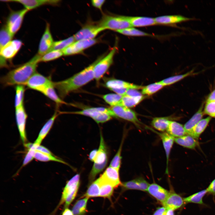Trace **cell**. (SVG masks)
Masks as SVG:
<instances>
[{"instance_id":"28","label":"cell","mask_w":215,"mask_h":215,"mask_svg":"<svg viewBox=\"0 0 215 215\" xmlns=\"http://www.w3.org/2000/svg\"><path fill=\"white\" fill-rule=\"evenodd\" d=\"M174 142L181 146L191 149H194L198 145L197 140L188 135L174 138Z\"/></svg>"},{"instance_id":"18","label":"cell","mask_w":215,"mask_h":215,"mask_svg":"<svg viewBox=\"0 0 215 215\" xmlns=\"http://www.w3.org/2000/svg\"><path fill=\"white\" fill-rule=\"evenodd\" d=\"M147 191L162 204L166 200L170 194L168 191L155 183L150 184Z\"/></svg>"},{"instance_id":"56","label":"cell","mask_w":215,"mask_h":215,"mask_svg":"<svg viewBox=\"0 0 215 215\" xmlns=\"http://www.w3.org/2000/svg\"><path fill=\"white\" fill-rule=\"evenodd\" d=\"M164 215H174V210L171 209H166Z\"/></svg>"},{"instance_id":"43","label":"cell","mask_w":215,"mask_h":215,"mask_svg":"<svg viewBox=\"0 0 215 215\" xmlns=\"http://www.w3.org/2000/svg\"><path fill=\"white\" fill-rule=\"evenodd\" d=\"M13 37L6 26L3 27L0 33V50L11 41Z\"/></svg>"},{"instance_id":"32","label":"cell","mask_w":215,"mask_h":215,"mask_svg":"<svg viewBox=\"0 0 215 215\" xmlns=\"http://www.w3.org/2000/svg\"><path fill=\"white\" fill-rule=\"evenodd\" d=\"M171 120L166 117H156L153 118L151 122L152 126L161 132L166 131Z\"/></svg>"},{"instance_id":"23","label":"cell","mask_w":215,"mask_h":215,"mask_svg":"<svg viewBox=\"0 0 215 215\" xmlns=\"http://www.w3.org/2000/svg\"><path fill=\"white\" fill-rule=\"evenodd\" d=\"M126 16L133 27H142L157 24L154 18L146 17Z\"/></svg>"},{"instance_id":"10","label":"cell","mask_w":215,"mask_h":215,"mask_svg":"<svg viewBox=\"0 0 215 215\" xmlns=\"http://www.w3.org/2000/svg\"><path fill=\"white\" fill-rule=\"evenodd\" d=\"M51 79L36 72L29 79L25 85L28 88L40 92L53 84Z\"/></svg>"},{"instance_id":"31","label":"cell","mask_w":215,"mask_h":215,"mask_svg":"<svg viewBox=\"0 0 215 215\" xmlns=\"http://www.w3.org/2000/svg\"><path fill=\"white\" fill-rule=\"evenodd\" d=\"M53 84L47 86L41 92L46 96L54 101L58 105L67 104L66 102L63 101L57 94Z\"/></svg>"},{"instance_id":"42","label":"cell","mask_w":215,"mask_h":215,"mask_svg":"<svg viewBox=\"0 0 215 215\" xmlns=\"http://www.w3.org/2000/svg\"><path fill=\"white\" fill-rule=\"evenodd\" d=\"M164 87L160 81L149 84L142 88V95H150L156 92Z\"/></svg>"},{"instance_id":"44","label":"cell","mask_w":215,"mask_h":215,"mask_svg":"<svg viewBox=\"0 0 215 215\" xmlns=\"http://www.w3.org/2000/svg\"><path fill=\"white\" fill-rule=\"evenodd\" d=\"M123 35L130 36H149L151 35L133 27L127 28L116 31Z\"/></svg>"},{"instance_id":"15","label":"cell","mask_w":215,"mask_h":215,"mask_svg":"<svg viewBox=\"0 0 215 215\" xmlns=\"http://www.w3.org/2000/svg\"><path fill=\"white\" fill-rule=\"evenodd\" d=\"M1 1L20 3L24 6L25 9L28 10L35 9L44 5H57L60 1L58 0H7Z\"/></svg>"},{"instance_id":"47","label":"cell","mask_w":215,"mask_h":215,"mask_svg":"<svg viewBox=\"0 0 215 215\" xmlns=\"http://www.w3.org/2000/svg\"><path fill=\"white\" fill-rule=\"evenodd\" d=\"M204 114L215 118V101L206 102L204 109Z\"/></svg>"},{"instance_id":"8","label":"cell","mask_w":215,"mask_h":215,"mask_svg":"<svg viewBox=\"0 0 215 215\" xmlns=\"http://www.w3.org/2000/svg\"><path fill=\"white\" fill-rule=\"evenodd\" d=\"M105 29L98 24H87L84 26L73 36L76 41L86 39H92L101 32Z\"/></svg>"},{"instance_id":"34","label":"cell","mask_w":215,"mask_h":215,"mask_svg":"<svg viewBox=\"0 0 215 215\" xmlns=\"http://www.w3.org/2000/svg\"><path fill=\"white\" fill-rule=\"evenodd\" d=\"M207 193L206 189L200 191L188 197L183 198L184 204L194 203L201 205L205 204L202 200L203 197Z\"/></svg>"},{"instance_id":"54","label":"cell","mask_w":215,"mask_h":215,"mask_svg":"<svg viewBox=\"0 0 215 215\" xmlns=\"http://www.w3.org/2000/svg\"><path fill=\"white\" fill-rule=\"evenodd\" d=\"M97 151V150L96 149L94 150L91 151L89 156V158L90 160L93 162L96 156Z\"/></svg>"},{"instance_id":"11","label":"cell","mask_w":215,"mask_h":215,"mask_svg":"<svg viewBox=\"0 0 215 215\" xmlns=\"http://www.w3.org/2000/svg\"><path fill=\"white\" fill-rule=\"evenodd\" d=\"M110 109L116 118H119L130 122L138 126L140 123L136 113L129 108L118 105L111 107Z\"/></svg>"},{"instance_id":"33","label":"cell","mask_w":215,"mask_h":215,"mask_svg":"<svg viewBox=\"0 0 215 215\" xmlns=\"http://www.w3.org/2000/svg\"><path fill=\"white\" fill-rule=\"evenodd\" d=\"M145 98V96L143 95L135 97L124 95L119 105L128 108L133 107L138 105Z\"/></svg>"},{"instance_id":"14","label":"cell","mask_w":215,"mask_h":215,"mask_svg":"<svg viewBox=\"0 0 215 215\" xmlns=\"http://www.w3.org/2000/svg\"><path fill=\"white\" fill-rule=\"evenodd\" d=\"M54 42L50 31V25L47 23L39 43L38 54L42 56L49 52Z\"/></svg>"},{"instance_id":"19","label":"cell","mask_w":215,"mask_h":215,"mask_svg":"<svg viewBox=\"0 0 215 215\" xmlns=\"http://www.w3.org/2000/svg\"><path fill=\"white\" fill-rule=\"evenodd\" d=\"M105 86L111 90L112 89L126 88L139 89H142L143 87L123 80L116 79H111L107 81L105 84Z\"/></svg>"},{"instance_id":"1","label":"cell","mask_w":215,"mask_h":215,"mask_svg":"<svg viewBox=\"0 0 215 215\" xmlns=\"http://www.w3.org/2000/svg\"><path fill=\"white\" fill-rule=\"evenodd\" d=\"M102 57L98 58L88 66L69 78L53 82L54 87L58 90L60 96L63 98L70 92L94 79V68Z\"/></svg>"},{"instance_id":"3","label":"cell","mask_w":215,"mask_h":215,"mask_svg":"<svg viewBox=\"0 0 215 215\" xmlns=\"http://www.w3.org/2000/svg\"><path fill=\"white\" fill-rule=\"evenodd\" d=\"M98 24L105 29H109L115 31L133 27L128 20L127 16H122L104 15Z\"/></svg>"},{"instance_id":"41","label":"cell","mask_w":215,"mask_h":215,"mask_svg":"<svg viewBox=\"0 0 215 215\" xmlns=\"http://www.w3.org/2000/svg\"><path fill=\"white\" fill-rule=\"evenodd\" d=\"M123 96L116 93H110L103 95L102 98L111 107L119 105Z\"/></svg>"},{"instance_id":"57","label":"cell","mask_w":215,"mask_h":215,"mask_svg":"<svg viewBox=\"0 0 215 215\" xmlns=\"http://www.w3.org/2000/svg\"><path fill=\"white\" fill-rule=\"evenodd\" d=\"M163 215H164V214Z\"/></svg>"},{"instance_id":"46","label":"cell","mask_w":215,"mask_h":215,"mask_svg":"<svg viewBox=\"0 0 215 215\" xmlns=\"http://www.w3.org/2000/svg\"><path fill=\"white\" fill-rule=\"evenodd\" d=\"M124 138H123L119 148L110 162L109 166L119 169L120 167L122 157L121 154Z\"/></svg>"},{"instance_id":"16","label":"cell","mask_w":215,"mask_h":215,"mask_svg":"<svg viewBox=\"0 0 215 215\" xmlns=\"http://www.w3.org/2000/svg\"><path fill=\"white\" fill-rule=\"evenodd\" d=\"M152 131H155L159 135L162 141L166 158V172L168 174L169 156L171 149L174 142V138L171 136L167 132L160 133L153 130H152Z\"/></svg>"},{"instance_id":"7","label":"cell","mask_w":215,"mask_h":215,"mask_svg":"<svg viewBox=\"0 0 215 215\" xmlns=\"http://www.w3.org/2000/svg\"><path fill=\"white\" fill-rule=\"evenodd\" d=\"M28 10L25 8L12 11L10 13L7 19L6 26L13 36L20 28L24 17Z\"/></svg>"},{"instance_id":"27","label":"cell","mask_w":215,"mask_h":215,"mask_svg":"<svg viewBox=\"0 0 215 215\" xmlns=\"http://www.w3.org/2000/svg\"><path fill=\"white\" fill-rule=\"evenodd\" d=\"M167 133L174 138L187 135L184 126L177 122L171 121Z\"/></svg>"},{"instance_id":"51","label":"cell","mask_w":215,"mask_h":215,"mask_svg":"<svg viewBox=\"0 0 215 215\" xmlns=\"http://www.w3.org/2000/svg\"><path fill=\"white\" fill-rule=\"evenodd\" d=\"M206 190L207 193L215 196V179L211 183Z\"/></svg>"},{"instance_id":"4","label":"cell","mask_w":215,"mask_h":215,"mask_svg":"<svg viewBox=\"0 0 215 215\" xmlns=\"http://www.w3.org/2000/svg\"><path fill=\"white\" fill-rule=\"evenodd\" d=\"M80 175L77 174L67 182L62 192L60 203L65 202L68 207L73 200L78 192L79 185Z\"/></svg>"},{"instance_id":"48","label":"cell","mask_w":215,"mask_h":215,"mask_svg":"<svg viewBox=\"0 0 215 215\" xmlns=\"http://www.w3.org/2000/svg\"><path fill=\"white\" fill-rule=\"evenodd\" d=\"M36 152L35 150L31 148L29 149L24 159L22 167L26 165L34 158Z\"/></svg>"},{"instance_id":"5","label":"cell","mask_w":215,"mask_h":215,"mask_svg":"<svg viewBox=\"0 0 215 215\" xmlns=\"http://www.w3.org/2000/svg\"><path fill=\"white\" fill-rule=\"evenodd\" d=\"M117 47L114 46L105 57H102L94 68V79L99 82L108 71L113 62V57Z\"/></svg>"},{"instance_id":"52","label":"cell","mask_w":215,"mask_h":215,"mask_svg":"<svg viewBox=\"0 0 215 215\" xmlns=\"http://www.w3.org/2000/svg\"><path fill=\"white\" fill-rule=\"evenodd\" d=\"M166 210V208L164 206L158 208L153 215H163Z\"/></svg>"},{"instance_id":"9","label":"cell","mask_w":215,"mask_h":215,"mask_svg":"<svg viewBox=\"0 0 215 215\" xmlns=\"http://www.w3.org/2000/svg\"><path fill=\"white\" fill-rule=\"evenodd\" d=\"M97 39L82 40L75 41L62 50L63 55L70 56L82 53L85 49L98 42Z\"/></svg>"},{"instance_id":"50","label":"cell","mask_w":215,"mask_h":215,"mask_svg":"<svg viewBox=\"0 0 215 215\" xmlns=\"http://www.w3.org/2000/svg\"><path fill=\"white\" fill-rule=\"evenodd\" d=\"M105 1L104 0H93L91 1V3L94 7L101 10Z\"/></svg>"},{"instance_id":"36","label":"cell","mask_w":215,"mask_h":215,"mask_svg":"<svg viewBox=\"0 0 215 215\" xmlns=\"http://www.w3.org/2000/svg\"><path fill=\"white\" fill-rule=\"evenodd\" d=\"M88 199V198L85 197L76 202L72 210L73 215H84L86 213Z\"/></svg>"},{"instance_id":"21","label":"cell","mask_w":215,"mask_h":215,"mask_svg":"<svg viewBox=\"0 0 215 215\" xmlns=\"http://www.w3.org/2000/svg\"><path fill=\"white\" fill-rule=\"evenodd\" d=\"M123 188L125 190L134 189L147 191L149 183L143 178L140 177L122 183Z\"/></svg>"},{"instance_id":"30","label":"cell","mask_w":215,"mask_h":215,"mask_svg":"<svg viewBox=\"0 0 215 215\" xmlns=\"http://www.w3.org/2000/svg\"><path fill=\"white\" fill-rule=\"evenodd\" d=\"M99 179L100 187L99 196L104 198H110L115 187L101 176Z\"/></svg>"},{"instance_id":"45","label":"cell","mask_w":215,"mask_h":215,"mask_svg":"<svg viewBox=\"0 0 215 215\" xmlns=\"http://www.w3.org/2000/svg\"><path fill=\"white\" fill-rule=\"evenodd\" d=\"M63 55V54L62 51L52 50L42 56L40 62H47L59 58Z\"/></svg>"},{"instance_id":"22","label":"cell","mask_w":215,"mask_h":215,"mask_svg":"<svg viewBox=\"0 0 215 215\" xmlns=\"http://www.w3.org/2000/svg\"><path fill=\"white\" fill-rule=\"evenodd\" d=\"M100 137L99 147L93 162L94 164L99 165H107L108 161L107 151L101 132L100 133Z\"/></svg>"},{"instance_id":"2","label":"cell","mask_w":215,"mask_h":215,"mask_svg":"<svg viewBox=\"0 0 215 215\" xmlns=\"http://www.w3.org/2000/svg\"><path fill=\"white\" fill-rule=\"evenodd\" d=\"M41 56L38 54L28 62L9 71L1 79L5 86L25 85L27 82L36 72Z\"/></svg>"},{"instance_id":"17","label":"cell","mask_w":215,"mask_h":215,"mask_svg":"<svg viewBox=\"0 0 215 215\" xmlns=\"http://www.w3.org/2000/svg\"><path fill=\"white\" fill-rule=\"evenodd\" d=\"M184 204L183 198L175 192H171L162 204L166 209L174 211L181 207Z\"/></svg>"},{"instance_id":"35","label":"cell","mask_w":215,"mask_h":215,"mask_svg":"<svg viewBox=\"0 0 215 215\" xmlns=\"http://www.w3.org/2000/svg\"><path fill=\"white\" fill-rule=\"evenodd\" d=\"M75 41L74 36H72L63 40L54 42L49 52L53 50L62 51Z\"/></svg>"},{"instance_id":"13","label":"cell","mask_w":215,"mask_h":215,"mask_svg":"<svg viewBox=\"0 0 215 215\" xmlns=\"http://www.w3.org/2000/svg\"><path fill=\"white\" fill-rule=\"evenodd\" d=\"M102 113H107L111 117H115L113 112L110 108L104 107L88 108L81 110L69 112L67 113L88 116L91 118L96 122L99 115Z\"/></svg>"},{"instance_id":"24","label":"cell","mask_w":215,"mask_h":215,"mask_svg":"<svg viewBox=\"0 0 215 215\" xmlns=\"http://www.w3.org/2000/svg\"><path fill=\"white\" fill-rule=\"evenodd\" d=\"M154 19L157 24H173L193 19L179 15L163 16Z\"/></svg>"},{"instance_id":"20","label":"cell","mask_w":215,"mask_h":215,"mask_svg":"<svg viewBox=\"0 0 215 215\" xmlns=\"http://www.w3.org/2000/svg\"><path fill=\"white\" fill-rule=\"evenodd\" d=\"M119 171V169L109 166L100 176L115 188L117 187L121 184Z\"/></svg>"},{"instance_id":"37","label":"cell","mask_w":215,"mask_h":215,"mask_svg":"<svg viewBox=\"0 0 215 215\" xmlns=\"http://www.w3.org/2000/svg\"><path fill=\"white\" fill-rule=\"evenodd\" d=\"M36 159L42 162L53 161L58 162L69 165L66 162L53 155L36 150L34 156Z\"/></svg>"},{"instance_id":"40","label":"cell","mask_w":215,"mask_h":215,"mask_svg":"<svg viewBox=\"0 0 215 215\" xmlns=\"http://www.w3.org/2000/svg\"><path fill=\"white\" fill-rule=\"evenodd\" d=\"M100 187L99 178L93 182L89 186L85 194L88 198L99 196Z\"/></svg>"},{"instance_id":"26","label":"cell","mask_w":215,"mask_h":215,"mask_svg":"<svg viewBox=\"0 0 215 215\" xmlns=\"http://www.w3.org/2000/svg\"><path fill=\"white\" fill-rule=\"evenodd\" d=\"M203 103L198 111L185 124L184 128L187 135H190L195 126L201 120L204 114Z\"/></svg>"},{"instance_id":"49","label":"cell","mask_w":215,"mask_h":215,"mask_svg":"<svg viewBox=\"0 0 215 215\" xmlns=\"http://www.w3.org/2000/svg\"><path fill=\"white\" fill-rule=\"evenodd\" d=\"M127 96L135 97L142 96L141 92L137 89H129L127 90L125 95Z\"/></svg>"},{"instance_id":"53","label":"cell","mask_w":215,"mask_h":215,"mask_svg":"<svg viewBox=\"0 0 215 215\" xmlns=\"http://www.w3.org/2000/svg\"><path fill=\"white\" fill-rule=\"evenodd\" d=\"M206 101H215V89L209 95Z\"/></svg>"},{"instance_id":"12","label":"cell","mask_w":215,"mask_h":215,"mask_svg":"<svg viewBox=\"0 0 215 215\" xmlns=\"http://www.w3.org/2000/svg\"><path fill=\"white\" fill-rule=\"evenodd\" d=\"M15 115L17 125L20 136L24 144L27 141L25 127L27 115L24 105L15 108Z\"/></svg>"},{"instance_id":"29","label":"cell","mask_w":215,"mask_h":215,"mask_svg":"<svg viewBox=\"0 0 215 215\" xmlns=\"http://www.w3.org/2000/svg\"><path fill=\"white\" fill-rule=\"evenodd\" d=\"M211 119V117L209 116L201 119L193 128L190 135L197 140L201 134L206 128Z\"/></svg>"},{"instance_id":"55","label":"cell","mask_w":215,"mask_h":215,"mask_svg":"<svg viewBox=\"0 0 215 215\" xmlns=\"http://www.w3.org/2000/svg\"><path fill=\"white\" fill-rule=\"evenodd\" d=\"M62 215H73V214L72 211L66 208L63 212Z\"/></svg>"},{"instance_id":"6","label":"cell","mask_w":215,"mask_h":215,"mask_svg":"<svg viewBox=\"0 0 215 215\" xmlns=\"http://www.w3.org/2000/svg\"><path fill=\"white\" fill-rule=\"evenodd\" d=\"M22 44L21 41L14 40L10 41L0 50L1 67L7 66L6 60L11 59L15 56L21 48Z\"/></svg>"},{"instance_id":"25","label":"cell","mask_w":215,"mask_h":215,"mask_svg":"<svg viewBox=\"0 0 215 215\" xmlns=\"http://www.w3.org/2000/svg\"><path fill=\"white\" fill-rule=\"evenodd\" d=\"M58 116L56 111L52 116L46 122L41 129L36 140L33 143L35 145H39L51 128L54 122Z\"/></svg>"},{"instance_id":"39","label":"cell","mask_w":215,"mask_h":215,"mask_svg":"<svg viewBox=\"0 0 215 215\" xmlns=\"http://www.w3.org/2000/svg\"><path fill=\"white\" fill-rule=\"evenodd\" d=\"M25 89L24 85H16V95L15 99V108L23 105L24 93Z\"/></svg>"},{"instance_id":"38","label":"cell","mask_w":215,"mask_h":215,"mask_svg":"<svg viewBox=\"0 0 215 215\" xmlns=\"http://www.w3.org/2000/svg\"><path fill=\"white\" fill-rule=\"evenodd\" d=\"M194 74V73L193 70H192L184 74L169 77L160 81V82L164 86L170 85Z\"/></svg>"}]
</instances>
